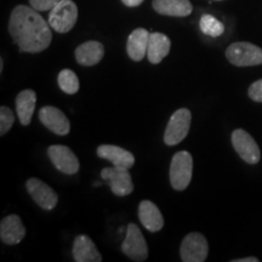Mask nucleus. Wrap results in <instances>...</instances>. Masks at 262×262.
<instances>
[{
    "instance_id": "obj_1",
    "label": "nucleus",
    "mask_w": 262,
    "mask_h": 262,
    "mask_svg": "<svg viewBox=\"0 0 262 262\" xmlns=\"http://www.w3.org/2000/svg\"><path fill=\"white\" fill-rule=\"evenodd\" d=\"M9 32L21 51L37 52L49 48L52 39L51 27L37 10L18 5L12 10L9 21Z\"/></svg>"
},
{
    "instance_id": "obj_2",
    "label": "nucleus",
    "mask_w": 262,
    "mask_h": 262,
    "mask_svg": "<svg viewBox=\"0 0 262 262\" xmlns=\"http://www.w3.org/2000/svg\"><path fill=\"white\" fill-rule=\"evenodd\" d=\"M193 158L187 150H181L172 157L170 164V182L173 189L183 191L192 180Z\"/></svg>"
},
{
    "instance_id": "obj_3",
    "label": "nucleus",
    "mask_w": 262,
    "mask_h": 262,
    "mask_svg": "<svg viewBox=\"0 0 262 262\" xmlns=\"http://www.w3.org/2000/svg\"><path fill=\"white\" fill-rule=\"evenodd\" d=\"M226 57L238 67L258 66L262 64V49L251 42H233L226 50Z\"/></svg>"
},
{
    "instance_id": "obj_4",
    "label": "nucleus",
    "mask_w": 262,
    "mask_h": 262,
    "mask_svg": "<svg viewBox=\"0 0 262 262\" xmlns=\"http://www.w3.org/2000/svg\"><path fill=\"white\" fill-rule=\"evenodd\" d=\"M49 25L57 33H67L75 26L78 18V8L72 0H61L50 10Z\"/></svg>"
},
{
    "instance_id": "obj_5",
    "label": "nucleus",
    "mask_w": 262,
    "mask_h": 262,
    "mask_svg": "<svg viewBox=\"0 0 262 262\" xmlns=\"http://www.w3.org/2000/svg\"><path fill=\"white\" fill-rule=\"evenodd\" d=\"M191 112L187 108H180L173 112L164 133V142L168 146H175L188 135L191 127Z\"/></svg>"
},
{
    "instance_id": "obj_6",
    "label": "nucleus",
    "mask_w": 262,
    "mask_h": 262,
    "mask_svg": "<svg viewBox=\"0 0 262 262\" xmlns=\"http://www.w3.org/2000/svg\"><path fill=\"white\" fill-rule=\"evenodd\" d=\"M181 260L183 262H203L209 254V245L202 233H189L183 238L181 249Z\"/></svg>"
},
{
    "instance_id": "obj_7",
    "label": "nucleus",
    "mask_w": 262,
    "mask_h": 262,
    "mask_svg": "<svg viewBox=\"0 0 262 262\" xmlns=\"http://www.w3.org/2000/svg\"><path fill=\"white\" fill-rule=\"evenodd\" d=\"M122 250L127 257L137 262L145 261L148 256V248L145 238L135 224L127 226L126 237L122 244Z\"/></svg>"
},
{
    "instance_id": "obj_8",
    "label": "nucleus",
    "mask_w": 262,
    "mask_h": 262,
    "mask_svg": "<svg viewBox=\"0 0 262 262\" xmlns=\"http://www.w3.org/2000/svg\"><path fill=\"white\" fill-rule=\"evenodd\" d=\"M101 178L110 185L111 189L116 195L125 196L134 191L129 169L119 168V166L104 168L101 171Z\"/></svg>"
},
{
    "instance_id": "obj_9",
    "label": "nucleus",
    "mask_w": 262,
    "mask_h": 262,
    "mask_svg": "<svg viewBox=\"0 0 262 262\" xmlns=\"http://www.w3.org/2000/svg\"><path fill=\"white\" fill-rule=\"evenodd\" d=\"M232 145L241 158L249 164H256L261 158L260 148L256 141L250 134L243 129H237L232 133Z\"/></svg>"
},
{
    "instance_id": "obj_10",
    "label": "nucleus",
    "mask_w": 262,
    "mask_h": 262,
    "mask_svg": "<svg viewBox=\"0 0 262 262\" xmlns=\"http://www.w3.org/2000/svg\"><path fill=\"white\" fill-rule=\"evenodd\" d=\"M48 155L58 171L67 173V175H73L79 170V160L73 150H71L67 146H50L48 148Z\"/></svg>"
},
{
    "instance_id": "obj_11",
    "label": "nucleus",
    "mask_w": 262,
    "mask_h": 262,
    "mask_svg": "<svg viewBox=\"0 0 262 262\" xmlns=\"http://www.w3.org/2000/svg\"><path fill=\"white\" fill-rule=\"evenodd\" d=\"M26 188L34 202L45 210H52L57 205L58 196L56 192L51 187H49L47 183H44L41 180L32 178L26 183Z\"/></svg>"
},
{
    "instance_id": "obj_12",
    "label": "nucleus",
    "mask_w": 262,
    "mask_h": 262,
    "mask_svg": "<svg viewBox=\"0 0 262 262\" xmlns=\"http://www.w3.org/2000/svg\"><path fill=\"white\" fill-rule=\"evenodd\" d=\"M39 119L44 124V126H47L49 130L56 134V135L64 136L71 130V124L68 118L56 107H42L40 112H39Z\"/></svg>"
},
{
    "instance_id": "obj_13",
    "label": "nucleus",
    "mask_w": 262,
    "mask_h": 262,
    "mask_svg": "<svg viewBox=\"0 0 262 262\" xmlns=\"http://www.w3.org/2000/svg\"><path fill=\"white\" fill-rule=\"evenodd\" d=\"M26 235V228L17 215H9L0 224V238L8 245L18 244Z\"/></svg>"
},
{
    "instance_id": "obj_14",
    "label": "nucleus",
    "mask_w": 262,
    "mask_h": 262,
    "mask_svg": "<svg viewBox=\"0 0 262 262\" xmlns=\"http://www.w3.org/2000/svg\"><path fill=\"white\" fill-rule=\"evenodd\" d=\"M97 156L113 164V166L130 169L135 164V157L129 150L113 145H102L97 148Z\"/></svg>"
},
{
    "instance_id": "obj_15",
    "label": "nucleus",
    "mask_w": 262,
    "mask_h": 262,
    "mask_svg": "<svg viewBox=\"0 0 262 262\" xmlns=\"http://www.w3.org/2000/svg\"><path fill=\"white\" fill-rule=\"evenodd\" d=\"M149 32L145 28H137L127 38L126 50L131 60L139 62L142 61L143 57L147 56V49H148Z\"/></svg>"
},
{
    "instance_id": "obj_16",
    "label": "nucleus",
    "mask_w": 262,
    "mask_h": 262,
    "mask_svg": "<svg viewBox=\"0 0 262 262\" xmlns=\"http://www.w3.org/2000/svg\"><path fill=\"white\" fill-rule=\"evenodd\" d=\"M139 217L143 227L149 232H158L163 228L164 219L160 210L155 203L143 201L139 206Z\"/></svg>"
},
{
    "instance_id": "obj_17",
    "label": "nucleus",
    "mask_w": 262,
    "mask_h": 262,
    "mask_svg": "<svg viewBox=\"0 0 262 262\" xmlns=\"http://www.w3.org/2000/svg\"><path fill=\"white\" fill-rule=\"evenodd\" d=\"M73 257L77 262H101L102 256L88 235H78L73 244Z\"/></svg>"
},
{
    "instance_id": "obj_18",
    "label": "nucleus",
    "mask_w": 262,
    "mask_h": 262,
    "mask_svg": "<svg viewBox=\"0 0 262 262\" xmlns=\"http://www.w3.org/2000/svg\"><path fill=\"white\" fill-rule=\"evenodd\" d=\"M104 48L100 41L90 40L79 45L75 50V58L81 66H95L103 58Z\"/></svg>"
},
{
    "instance_id": "obj_19",
    "label": "nucleus",
    "mask_w": 262,
    "mask_h": 262,
    "mask_svg": "<svg viewBox=\"0 0 262 262\" xmlns=\"http://www.w3.org/2000/svg\"><path fill=\"white\" fill-rule=\"evenodd\" d=\"M153 9L160 15L185 17L192 12L189 0H153Z\"/></svg>"
},
{
    "instance_id": "obj_20",
    "label": "nucleus",
    "mask_w": 262,
    "mask_h": 262,
    "mask_svg": "<svg viewBox=\"0 0 262 262\" xmlns=\"http://www.w3.org/2000/svg\"><path fill=\"white\" fill-rule=\"evenodd\" d=\"M171 48V41L163 33H150L147 57L150 63L157 64L163 61V58L169 54Z\"/></svg>"
},
{
    "instance_id": "obj_21",
    "label": "nucleus",
    "mask_w": 262,
    "mask_h": 262,
    "mask_svg": "<svg viewBox=\"0 0 262 262\" xmlns=\"http://www.w3.org/2000/svg\"><path fill=\"white\" fill-rule=\"evenodd\" d=\"M37 95L33 90L21 91L16 97V112L22 125L27 126L32 122L33 113H34Z\"/></svg>"
},
{
    "instance_id": "obj_22",
    "label": "nucleus",
    "mask_w": 262,
    "mask_h": 262,
    "mask_svg": "<svg viewBox=\"0 0 262 262\" xmlns=\"http://www.w3.org/2000/svg\"><path fill=\"white\" fill-rule=\"evenodd\" d=\"M57 81L61 90L66 94L73 95L79 90V79H78L77 74L71 70L61 71L60 74H58Z\"/></svg>"
},
{
    "instance_id": "obj_23",
    "label": "nucleus",
    "mask_w": 262,
    "mask_h": 262,
    "mask_svg": "<svg viewBox=\"0 0 262 262\" xmlns=\"http://www.w3.org/2000/svg\"><path fill=\"white\" fill-rule=\"evenodd\" d=\"M202 32L206 35H210V37H220V35L225 31V26L222 25V22L219 21L217 18H215L211 15H203L199 22Z\"/></svg>"
},
{
    "instance_id": "obj_24",
    "label": "nucleus",
    "mask_w": 262,
    "mask_h": 262,
    "mask_svg": "<svg viewBox=\"0 0 262 262\" xmlns=\"http://www.w3.org/2000/svg\"><path fill=\"white\" fill-rule=\"evenodd\" d=\"M14 112L9 107L2 106L0 108V135H5L14 125Z\"/></svg>"
},
{
    "instance_id": "obj_25",
    "label": "nucleus",
    "mask_w": 262,
    "mask_h": 262,
    "mask_svg": "<svg viewBox=\"0 0 262 262\" xmlns=\"http://www.w3.org/2000/svg\"><path fill=\"white\" fill-rule=\"evenodd\" d=\"M61 0H29L31 6L37 11H49L56 6Z\"/></svg>"
},
{
    "instance_id": "obj_26",
    "label": "nucleus",
    "mask_w": 262,
    "mask_h": 262,
    "mask_svg": "<svg viewBox=\"0 0 262 262\" xmlns=\"http://www.w3.org/2000/svg\"><path fill=\"white\" fill-rule=\"evenodd\" d=\"M249 97L256 102H262V79L255 81L249 88Z\"/></svg>"
},
{
    "instance_id": "obj_27",
    "label": "nucleus",
    "mask_w": 262,
    "mask_h": 262,
    "mask_svg": "<svg viewBox=\"0 0 262 262\" xmlns=\"http://www.w3.org/2000/svg\"><path fill=\"white\" fill-rule=\"evenodd\" d=\"M122 2L126 6H130V8H135V6H139L143 3V0H122Z\"/></svg>"
},
{
    "instance_id": "obj_28",
    "label": "nucleus",
    "mask_w": 262,
    "mask_h": 262,
    "mask_svg": "<svg viewBox=\"0 0 262 262\" xmlns=\"http://www.w3.org/2000/svg\"><path fill=\"white\" fill-rule=\"evenodd\" d=\"M233 262H258V258H256V257H247V258H237V260H233Z\"/></svg>"
},
{
    "instance_id": "obj_29",
    "label": "nucleus",
    "mask_w": 262,
    "mask_h": 262,
    "mask_svg": "<svg viewBox=\"0 0 262 262\" xmlns=\"http://www.w3.org/2000/svg\"><path fill=\"white\" fill-rule=\"evenodd\" d=\"M3 67H4V63H3V60H0V72H3Z\"/></svg>"
}]
</instances>
